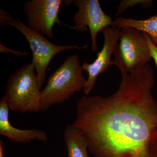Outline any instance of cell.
Instances as JSON below:
<instances>
[{"label":"cell","instance_id":"cell-5","mask_svg":"<svg viewBox=\"0 0 157 157\" xmlns=\"http://www.w3.org/2000/svg\"><path fill=\"white\" fill-rule=\"evenodd\" d=\"M113 55L112 65L121 73H130L152 59L145 35L137 29L124 27L121 29L119 40Z\"/></svg>","mask_w":157,"mask_h":157},{"label":"cell","instance_id":"cell-12","mask_svg":"<svg viewBox=\"0 0 157 157\" xmlns=\"http://www.w3.org/2000/svg\"><path fill=\"white\" fill-rule=\"evenodd\" d=\"M138 5H141L144 8L146 9L152 6L153 2L152 0H122L117 7L115 16L121 15L128 8Z\"/></svg>","mask_w":157,"mask_h":157},{"label":"cell","instance_id":"cell-1","mask_svg":"<svg viewBox=\"0 0 157 157\" xmlns=\"http://www.w3.org/2000/svg\"><path fill=\"white\" fill-rule=\"evenodd\" d=\"M117 90L108 97L78 100L72 124L94 157H157V101L148 63L121 73Z\"/></svg>","mask_w":157,"mask_h":157},{"label":"cell","instance_id":"cell-11","mask_svg":"<svg viewBox=\"0 0 157 157\" xmlns=\"http://www.w3.org/2000/svg\"><path fill=\"white\" fill-rule=\"evenodd\" d=\"M113 26L121 29L130 27L137 29L148 35L151 42L157 47V14L144 19L117 17L113 20Z\"/></svg>","mask_w":157,"mask_h":157},{"label":"cell","instance_id":"cell-4","mask_svg":"<svg viewBox=\"0 0 157 157\" xmlns=\"http://www.w3.org/2000/svg\"><path fill=\"white\" fill-rule=\"evenodd\" d=\"M35 71L31 63L17 68L9 76L4 97L10 110L20 113L40 111L41 90Z\"/></svg>","mask_w":157,"mask_h":157},{"label":"cell","instance_id":"cell-6","mask_svg":"<svg viewBox=\"0 0 157 157\" xmlns=\"http://www.w3.org/2000/svg\"><path fill=\"white\" fill-rule=\"evenodd\" d=\"M62 0H32L24 4L28 26L33 30L45 35L49 39L54 37L53 28L56 24L68 25L59 18Z\"/></svg>","mask_w":157,"mask_h":157},{"label":"cell","instance_id":"cell-14","mask_svg":"<svg viewBox=\"0 0 157 157\" xmlns=\"http://www.w3.org/2000/svg\"><path fill=\"white\" fill-rule=\"evenodd\" d=\"M144 34L146 38L149 48L150 50L152 59L154 61L155 64L157 67V47L151 42L148 35L145 33Z\"/></svg>","mask_w":157,"mask_h":157},{"label":"cell","instance_id":"cell-2","mask_svg":"<svg viewBox=\"0 0 157 157\" xmlns=\"http://www.w3.org/2000/svg\"><path fill=\"white\" fill-rule=\"evenodd\" d=\"M82 70L78 56H68L50 75L46 86L41 90L40 111H45L54 105L63 104L83 90L86 79Z\"/></svg>","mask_w":157,"mask_h":157},{"label":"cell","instance_id":"cell-7","mask_svg":"<svg viewBox=\"0 0 157 157\" xmlns=\"http://www.w3.org/2000/svg\"><path fill=\"white\" fill-rule=\"evenodd\" d=\"M78 11L73 17L74 25L68 27L80 32L90 30L92 40V50L95 52L98 49L97 36L98 33L107 26L113 25L111 16L107 15L102 10L98 0L73 1Z\"/></svg>","mask_w":157,"mask_h":157},{"label":"cell","instance_id":"cell-10","mask_svg":"<svg viewBox=\"0 0 157 157\" xmlns=\"http://www.w3.org/2000/svg\"><path fill=\"white\" fill-rule=\"evenodd\" d=\"M67 157H89L87 142L80 131L73 124H68L64 132Z\"/></svg>","mask_w":157,"mask_h":157},{"label":"cell","instance_id":"cell-3","mask_svg":"<svg viewBox=\"0 0 157 157\" xmlns=\"http://www.w3.org/2000/svg\"><path fill=\"white\" fill-rule=\"evenodd\" d=\"M1 26L10 25L23 34L27 39L33 53L31 63L35 67L38 85L42 88L46 78V72L52 59L60 52L70 49H84L87 45L79 47L76 45H57L48 41L44 35L33 30L20 19L14 18L9 12L0 10Z\"/></svg>","mask_w":157,"mask_h":157},{"label":"cell","instance_id":"cell-8","mask_svg":"<svg viewBox=\"0 0 157 157\" xmlns=\"http://www.w3.org/2000/svg\"><path fill=\"white\" fill-rule=\"evenodd\" d=\"M104 37L102 49L97 53V58L91 63L85 62L82 65L83 70L88 73L86 84L83 93L88 96L94 86L96 80L101 73L106 72L111 65V56L119 40L121 29L114 26H107L101 31Z\"/></svg>","mask_w":157,"mask_h":157},{"label":"cell","instance_id":"cell-9","mask_svg":"<svg viewBox=\"0 0 157 157\" xmlns=\"http://www.w3.org/2000/svg\"><path fill=\"white\" fill-rule=\"evenodd\" d=\"M9 109L5 97L0 101V135L15 143H29L33 140H48L47 133L39 129H21L13 126L9 120Z\"/></svg>","mask_w":157,"mask_h":157},{"label":"cell","instance_id":"cell-13","mask_svg":"<svg viewBox=\"0 0 157 157\" xmlns=\"http://www.w3.org/2000/svg\"><path fill=\"white\" fill-rule=\"evenodd\" d=\"M0 52L2 53H11L17 56L24 57L29 55V53L27 52L12 50L4 46L1 43L0 44Z\"/></svg>","mask_w":157,"mask_h":157},{"label":"cell","instance_id":"cell-15","mask_svg":"<svg viewBox=\"0 0 157 157\" xmlns=\"http://www.w3.org/2000/svg\"><path fill=\"white\" fill-rule=\"evenodd\" d=\"M6 145L3 140H0V157H4V150Z\"/></svg>","mask_w":157,"mask_h":157}]
</instances>
